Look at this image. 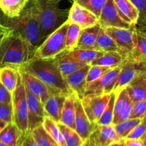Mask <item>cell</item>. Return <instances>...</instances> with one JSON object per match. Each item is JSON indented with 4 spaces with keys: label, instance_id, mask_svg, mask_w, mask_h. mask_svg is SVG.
Returning a JSON list of instances; mask_svg holds the SVG:
<instances>
[{
    "label": "cell",
    "instance_id": "cell-10",
    "mask_svg": "<svg viewBox=\"0 0 146 146\" xmlns=\"http://www.w3.org/2000/svg\"><path fill=\"white\" fill-rule=\"evenodd\" d=\"M98 23L102 27L130 29L133 26H135L126 22L120 17L113 0H107L104 4L102 9Z\"/></svg>",
    "mask_w": 146,
    "mask_h": 146
},
{
    "label": "cell",
    "instance_id": "cell-35",
    "mask_svg": "<svg viewBox=\"0 0 146 146\" xmlns=\"http://www.w3.org/2000/svg\"><path fill=\"white\" fill-rule=\"evenodd\" d=\"M82 29L77 24L70 23L66 36V48L67 51H72L77 47Z\"/></svg>",
    "mask_w": 146,
    "mask_h": 146
},
{
    "label": "cell",
    "instance_id": "cell-32",
    "mask_svg": "<svg viewBox=\"0 0 146 146\" xmlns=\"http://www.w3.org/2000/svg\"><path fill=\"white\" fill-rule=\"evenodd\" d=\"M116 94L117 93L112 92L110 94V99H109L107 105L104 109V112L102 114L101 117L97 122V125L102 126H107V125H113V118H114V107L115 102Z\"/></svg>",
    "mask_w": 146,
    "mask_h": 146
},
{
    "label": "cell",
    "instance_id": "cell-47",
    "mask_svg": "<svg viewBox=\"0 0 146 146\" xmlns=\"http://www.w3.org/2000/svg\"><path fill=\"white\" fill-rule=\"evenodd\" d=\"M136 62L138 75L146 80V59L135 60Z\"/></svg>",
    "mask_w": 146,
    "mask_h": 146
},
{
    "label": "cell",
    "instance_id": "cell-21",
    "mask_svg": "<svg viewBox=\"0 0 146 146\" xmlns=\"http://www.w3.org/2000/svg\"><path fill=\"white\" fill-rule=\"evenodd\" d=\"M140 24V27H135V48L130 58L134 60L146 59V24Z\"/></svg>",
    "mask_w": 146,
    "mask_h": 146
},
{
    "label": "cell",
    "instance_id": "cell-7",
    "mask_svg": "<svg viewBox=\"0 0 146 146\" xmlns=\"http://www.w3.org/2000/svg\"><path fill=\"white\" fill-rule=\"evenodd\" d=\"M135 26L130 29L115 28V27H102L107 34L115 41L120 48V53L130 58L135 48Z\"/></svg>",
    "mask_w": 146,
    "mask_h": 146
},
{
    "label": "cell",
    "instance_id": "cell-40",
    "mask_svg": "<svg viewBox=\"0 0 146 146\" xmlns=\"http://www.w3.org/2000/svg\"><path fill=\"white\" fill-rule=\"evenodd\" d=\"M0 119L7 123H14V113L12 104L0 102Z\"/></svg>",
    "mask_w": 146,
    "mask_h": 146
},
{
    "label": "cell",
    "instance_id": "cell-23",
    "mask_svg": "<svg viewBox=\"0 0 146 146\" xmlns=\"http://www.w3.org/2000/svg\"><path fill=\"white\" fill-rule=\"evenodd\" d=\"M60 123L75 130V108H74V95L70 94L66 97L62 110Z\"/></svg>",
    "mask_w": 146,
    "mask_h": 146
},
{
    "label": "cell",
    "instance_id": "cell-4",
    "mask_svg": "<svg viewBox=\"0 0 146 146\" xmlns=\"http://www.w3.org/2000/svg\"><path fill=\"white\" fill-rule=\"evenodd\" d=\"M62 0H29L37 13L43 41L64 24L68 19L69 11L59 7Z\"/></svg>",
    "mask_w": 146,
    "mask_h": 146
},
{
    "label": "cell",
    "instance_id": "cell-52",
    "mask_svg": "<svg viewBox=\"0 0 146 146\" xmlns=\"http://www.w3.org/2000/svg\"><path fill=\"white\" fill-rule=\"evenodd\" d=\"M140 140L142 141V142L144 143V145L146 146V132L145 133L144 135H143V136L141 137V138H140Z\"/></svg>",
    "mask_w": 146,
    "mask_h": 146
},
{
    "label": "cell",
    "instance_id": "cell-43",
    "mask_svg": "<svg viewBox=\"0 0 146 146\" xmlns=\"http://www.w3.org/2000/svg\"><path fill=\"white\" fill-rule=\"evenodd\" d=\"M139 12L138 23L146 24V0H130Z\"/></svg>",
    "mask_w": 146,
    "mask_h": 146
},
{
    "label": "cell",
    "instance_id": "cell-18",
    "mask_svg": "<svg viewBox=\"0 0 146 146\" xmlns=\"http://www.w3.org/2000/svg\"><path fill=\"white\" fill-rule=\"evenodd\" d=\"M69 95L62 93L52 94L44 104L46 115L52 118L57 123L60 122L64 100Z\"/></svg>",
    "mask_w": 146,
    "mask_h": 146
},
{
    "label": "cell",
    "instance_id": "cell-28",
    "mask_svg": "<svg viewBox=\"0 0 146 146\" xmlns=\"http://www.w3.org/2000/svg\"><path fill=\"white\" fill-rule=\"evenodd\" d=\"M94 49L96 51L108 52V51H117L120 52V48L117 46L115 41L109 34H107L104 29L101 27L100 33L97 36Z\"/></svg>",
    "mask_w": 146,
    "mask_h": 146
},
{
    "label": "cell",
    "instance_id": "cell-50",
    "mask_svg": "<svg viewBox=\"0 0 146 146\" xmlns=\"http://www.w3.org/2000/svg\"><path fill=\"white\" fill-rule=\"evenodd\" d=\"M110 146H126L125 142V139H122L120 141H117V142L114 143L113 144H112Z\"/></svg>",
    "mask_w": 146,
    "mask_h": 146
},
{
    "label": "cell",
    "instance_id": "cell-13",
    "mask_svg": "<svg viewBox=\"0 0 146 146\" xmlns=\"http://www.w3.org/2000/svg\"><path fill=\"white\" fill-rule=\"evenodd\" d=\"M75 108V131L83 141H87L95 128L97 124H94L89 120L82 104L81 100L74 96Z\"/></svg>",
    "mask_w": 146,
    "mask_h": 146
},
{
    "label": "cell",
    "instance_id": "cell-53",
    "mask_svg": "<svg viewBox=\"0 0 146 146\" xmlns=\"http://www.w3.org/2000/svg\"><path fill=\"white\" fill-rule=\"evenodd\" d=\"M82 146H93L92 145L91 143H90V141H88V139L87 140V141H85L84 142V143H83V145Z\"/></svg>",
    "mask_w": 146,
    "mask_h": 146
},
{
    "label": "cell",
    "instance_id": "cell-42",
    "mask_svg": "<svg viewBox=\"0 0 146 146\" xmlns=\"http://www.w3.org/2000/svg\"><path fill=\"white\" fill-rule=\"evenodd\" d=\"M146 132V121L145 119L143 118L142 121H140V123L137 125H136L133 131L127 135L125 139H133L137 140L140 139L141 137L143 136Z\"/></svg>",
    "mask_w": 146,
    "mask_h": 146
},
{
    "label": "cell",
    "instance_id": "cell-11",
    "mask_svg": "<svg viewBox=\"0 0 146 146\" xmlns=\"http://www.w3.org/2000/svg\"><path fill=\"white\" fill-rule=\"evenodd\" d=\"M28 104V133L42 125L46 113L44 104L37 97L26 89Z\"/></svg>",
    "mask_w": 146,
    "mask_h": 146
},
{
    "label": "cell",
    "instance_id": "cell-29",
    "mask_svg": "<svg viewBox=\"0 0 146 146\" xmlns=\"http://www.w3.org/2000/svg\"><path fill=\"white\" fill-rule=\"evenodd\" d=\"M19 73L18 70L11 67H3L0 68V82L13 94L17 82Z\"/></svg>",
    "mask_w": 146,
    "mask_h": 146
},
{
    "label": "cell",
    "instance_id": "cell-37",
    "mask_svg": "<svg viewBox=\"0 0 146 146\" xmlns=\"http://www.w3.org/2000/svg\"><path fill=\"white\" fill-rule=\"evenodd\" d=\"M107 1V0H73V1H75L77 4L92 12L98 18V19L100 18L102 9Z\"/></svg>",
    "mask_w": 146,
    "mask_h": 146
},
{
    "label": "cell",
    "instance_id": "cell-55",
    "mask_svg": "<svg viewBox=\"0 0 146 146\" xmlns=\"http://www.w3.org/2000/svg\"><path fill=\"white\" fill-rule=\"evenodd\" d=\"M145 121H146V115H145Z\"/></svg>",
    "mask_w": 146,
    "mask_h": 146
},
{
    "label": "cell",
    "instance_id": "cell-54",
    "mask_svg": "<svg viewBox=\"0 0 146 146\" xmlns=\"http://www.w3.org/2000/svg\"><path fill=\"white\" fill-rule=\"evenodd\" d=\"M0 146H9V145H6L5 143H2V142H1V141H0Z\"/></svg>",
    "mask_w": 146,
    "mask_h": 146
},
{
    "label": "cell",
    "instance_id": "cell-38",
    "mask_svg": "<svg viewBox=\"0 0 146 146\" xmlns=\"http://www.w3.org/2000/svg\"><path fill=\"white\" fill-rule=\"evenodd\" d=\"M130 102H131V100H130L126 88L118 91L117 94H116L115 102L114 118L117 117L118 114L120 113V111Z\"/></svg>",
    "mask_w": 146,
    "mask_h": 146
},
{
    "label": "cell",
    "instance_id": "cell-30",
    "mask_svg": "<svg viewBox=\"0 0 146 146\" xmlns=\"http://www.w3.org/2000/svg\"><path fill=\"white\" fill-rule=\"evenodd\" d=\"M42 127L46 132L60 146H67L62 133L60 131L58 124L55 121L46 115L42 123Z\"/></svg>",
    "mask_w": 146,
    "mask_h": 146
},
{
    "label": "cell",
    "instance_id": "cell-15",
    "mask_svg": "<svg viewBox=\"0 0 146 146\" xmlns=\"http://www.w3.org/2000/svg\"><path fill=\"white\" fill-rule=\"evenodd\" d=\"M120 140L122 139L117 135L113 125L107 126L97 125L88 138L93 146H110Z\"/></svg>",
    "mask_w": 146,
    "mask_h": 146
},
{
    "label": "cell",
    "instance_id": "cell-19",
    "mask_svg": "<svg viewBox=\"0 0 146 146\" xmlns=\"http://www.w3.org/2000/svg\"><path fill=\"white\" fill-rule=\"evenodd\" d=\"M100 29H101V25L99 23L92 27L82 29L77 47L75 48L94 49Z\"/></svg>",
    "mask_w": 146,
    "mask_h": 146
},
{
    "label": "cell",
    "instance_id": "cell-34",
    "mask_svg": "<svg viewBox=\"0 0 146 146\" xmlns=\"http://www.w3.org/2000/svg\"><path fill=\"white\" fill-rule=\"evenodd\" d=\"M142 119L140 118H129L123 122L113 125L116 133L120 139H125L133 128L138 125Z\"/></svg>",
    "mask_w": 146,
    "mask_h": 146
},
{
    "label": "cell",
    "instance_id": "cell-24",
    "mask_svg": "<svg viewBox=\"0 0 146 146\" xmlns=\"http://www.w3.org/2000/svg\"><path fill=\"white\" fill-rule=\"evenodd\" d=\"M127 58L126 56L117 51L104 52L99 58H96L90 63V66H102L109 68H115L120 66Z\"/></svg>",
    "mask_w": 146,
    "mask_h": 146
},
{
    "label": "cell",
    "instance_id": "cell-48",
    "mask_svg": "<svg viewBox=\"0 0 146 146\" xmlns=\"http://www.w3.org/2000/svg\"><path fill=\"white\" fill-rule=\"evenodd\" d=\"M13 29L8 26H5L0 23V43L9 35L12 33Z\"/></svg>",
    "mask_w": 146,
    "mask_h": 146
},
{
    "label": "cell",
    "instance_id": "cell-44",
    "mask_svg": "<svg viewBox=\"0 0 146 146\" xmlns=\"http://www.w3.org/2000/svg\"><path fill=\"white\" fill-rule=\"evenodd\" d=\"M133 103L130 102L121 111L120 113L118 114L117 117L114 118L113 119V125L115 124L120 123L123 122V121H126V120L129 119L131 115L132 111H133Z\"/></svg>",
    "mask_w": 146,
    "mask_h": 146
},
{
    "label": "cell",
    "instance_id": "cell-33",
    "mask_svg": "<svg viewBox=\"0 0 146 146\" xmlns=\"http://www.w3.org/2000/svg\"><path fill=\"white\" fill-rule=\"evenodd\" d=\"M57 124L64 135L67 146H82L83 145L84 141L75 130L72 129L60 123H57Z\"/></svg>",
    "mask_w": 146,
    "mask_h": 146
},
{
    "label": "cell",
    "instance_id": "cell-3",
    "mask_svg": "<svg viewBox=\"0 0 146 146\" xmlns=\"http://www.w3.org/2000/svg\"><path fill=\"white\" fill-rule=\"evenodd\" d=\"M29 4L19 17L11 19L12 21L9 27L27 41L34 55L37 47L43 42V39L37 11L31 3Z\"/></svg>",
    "mask_w": 146,
    "mask_h": 146
},
{
    "label": "cell",
    "instance_id": "cell-16",
    "mask_svg": "<svg viewBox=\"0 0 146 146\" xmlns=\"http://www.w3.org/2000/svg\"><path fill=\"white\" fill-rule=\"evenodd\" d=\"M138 75L136 62L134 59L128 58L121 65V69L117 77L113 92L117 93L130 85Z\"/></svg>",
    "mask_w": 146,
    "mask_h": 146
},
{
    "label": "cell",
    "instance_id": "cell-17",
    "mask_svg": "<svg viewBox=\"0 0 146 146\" xmlns=\"http://www.w3.org/2000/svg\"><path fill=\"white\" fill-rule=\"evenodd\" d=\"M90 67V64H87L65 78L70 91L80 100L84 96L87 86L86 79Z\"/></svg>",
    "mask_w": 146,
    "mask_h": 146
},
{
    "label": "cell",
    "instance_id": "cell-31",
    "mask_svg": "<svg viewBox=\"0 0 146 146\" xmlns=\"http://www.w3.org/2000/svg\"><path fill=\"white\" fill-rule=\"evenodd\" d=\"M104 53L102 51H96L94 49H81V48H74L72 51H68V54L70 56L89 64L94 59L101 56Z\"/></svg>",
    "mask_w": 146,
    "mask_h": 146
},
{
    "label": "cell",
    "instance_id": "cell-26",
    "mask_svg": "<svg viewBox=\"0 0 146 146\" xmlns=\"http://www.w3.org/2000/svg\"><path fill=\"white\" fill-rule=\"evenodd\" d=\"M29 0H0V9L9 19L19 17Z\"/></svg>",
    "mask_w": 146,
    "mask_h": 146
},
{
    "label": "cell",
    "instance_id": "cell-20",
    "mask_svg": "<svg viewBox=\"0 0 146 146\" xmlns=\"http://www.w3.org/2000/svg\"><path fill=\"white\" fill-rule=\"evenodd\" d=\"M120 17L126 22L133 25L138 23L139 12L130 0H113Z\"/></svg>",
    "mask_w": 146,
    "mask_h": 146
},
{
    "label": "cell",
    "instance_id": "cell-27",
    "mask_svg": "<svg viewBox=\"0 0 146 146\" xmlns=\"http://www.w3.org/2000/svg\"><path fill=\"white\" fill-rule=\"evenodd\" d=\"M126 89L133 103L146 100V80L143 77L137 76Z\"/></svg>",
    "mask_w": 146,
    "mask_h": 146
},
{
    "label": "cell",
    "instance_id": "cell-1",
    "mask_svg": "<svg viewBox=\"0 0 146 146\" xmlns=\"http://www.w3.org/2000/svg\"><path fill=\"white\" fill-rule=\"evenodd\" d=\"M60 57V56H59ZM30 59L18 71L27 72L41 80L54 93L72 94L65 78L60 72L58 58Z\"/></svg>",
    "mask_w": 146,
    "mask_h": 146
},
{
    "label": "cell",
    "instance_id": "cell-12",
    "mask_svg": "<svg viewBox=\"0 0 146 146\" xmlns=\"http://www.w3.org/2000/svg\"><path fill=\"white\" fill-rule=\"evenodd\" d=\"M18 71L26 89L37 97L43 104H44L47 98L52 94H55L46 84H44V83L37 77L24 71Z\"/></svg>",
    "mask_w": 146,
    "mask_h": 146
},
{
    "label": "cell",
    "instance_id": "cell-8",
    "mask_svg": "<svg viewBox=\"0 0 146 146\" xmlns=\"http://www.w3.org/2000/svg\"><path fill=\"white\" fill-rule=\"evenodd\" d=\"M120 69L121 66L112 68L100 78L87 84L84 96L111 94Z\"/></svg>",
    "mask_w": 146,
    "mask_h": 146
},
{
    "label": "cell",
    "instance_id": "cell-41",
    "mask_svg": "<svg viewBox=\"0 0 146 146\" xmlns=\"http://www.w3.org/2000/svg\"><path fill=\"white\" fill-rule=\"evenodd\" d=\"M146 115V100L133 103V111L130 118L143 119Z\"/></svg>",
    "mask_w": 146,
    "mask_h": 146
},
{
    "label": "cell",
    "instance_id": "cell-22",
    "mask_svg": "<svg viewBox=\"0 0 146 146\" xmlns=\"http://www.w3.org/2000/svg\"><path fill=\"white\" fill-rule=\"evenodd\" d=\"M87 64H87L84 61H79L70 56L68 54V51L62 54L58 58L59 68H60L62 75L64 78L67 76L75 72L76 71L82 68Z\"/></svg>",
    "mask_w": 146,
    "mask_h": 146
},
{
    "label": "cell",
    "instance_id": "cell-36",
    "mask_svg": "<svg viewBox=\"0 0 146 146\" xmlns=\"http://www.w3.org/2000/svg\"><path fill=\"white\" fill-rule=\"evenodd\" d=\"M33 137L40 146H60L40 125L31 132Z\"/></svg>",
    "mask_w": 146,
    "mask_h": 146
},
{
    "label": "cell",
    "instance_id": "cell-2",
    "mask_svg": "<svg viewBox=\"0 0 146 146\" xmlns=\"http://www.w3.org/2000/svg\"><path fill=\"white\" fill-rule=\"evenodd\" d=\"M32 56L29 44L15 31L0 43V68L11 67L19 70Z\"/></svg>",
    "mask_w": 146,
    "mask_h": 146
},
{
    "label": "cell",
    "instance_id": "cell-25",
    "mask_svg": "<svg viewBox=\"0 0 146 146\" xmlns=\"http://www.w3.org/2000/svg\"><path fill=\"white\" fill-rule=\"evenodd\" d=\"M23 135L14 123H9L0 132V141L9 146H19Z\"/></svg>",
    "mask_w": 146,
    "mask_h": 146
},
{
    "label": "cell",
    "instance_id": "cell-39",
    "mask_svg": "<svg viewBox=\"0 0 146 146\" xmlns=\"http://www.w3.org/2000/svg\"><path fill=\"white\" fill-rule=\"evenodd\" d=\"M110 69L112 68H109V67L102 66H91L87 76V79H86L87 84L100 78Z\"/></svg>",
    "mask_w": 146,
    "mask_h": 146
},
{
    "label": "cell",
    "instance_id": "cell-49",
    "mask_svg": "<svg viewBox=\"0 0 146 146\" xmlns=\"http://www.w3.org/2000/svg\"><path fill=\"white\" fill-rule=\"evenodd\" d=\"M126 146H145L140 139H125Z\"/></svg>",
    "mask_w": 146,
    "mask_h": 146
},
{
    "label": "cell",
    "instance_id": "cell-5",
    "mask_svg": "<svg viewBox=\"0 0 146 146\" xmlns=\"http://www.w3.org/2000/svg\"><path fill=\"white\" fill-rule=\"evenodd\" d=\"M70 24V21L67 19L58 29L49 35L37 47L33 55V59L54 58L67 52L66 36Z\"/></svg>",
    "mask_w": 146,
    "mask_h": 146
},
{
    "label": "cell",
    "instance_id": "cell-14",
    "mask_svg": "<svg viewBox=\"0 0 146 146\" xmlns=\"http://www.w3.org/2000/svg\"><path fill=\"white\" fill-rule=\"evenodd\" d=\"M67 19L70 23L80 26L82 29L95 25L99 21L98 18L92 12L75 1H73L72 7L69 11Z\"/></svg>",
    "mask_w": 146,
    "mask_h": 146
},
{
    "label": "cell",
    "instance_id": "cell-46",
    "mask_svg": "<svg viewBox=\"0 0 146 146\" xmlns=\"http://www.w3.org/2000/svg\"><path fill=\"white\" fill-rule=\"evenodd\" d=\"M19 146H40L33 137L31 133H29L24 135L21 139Z\"/></svg>",
    "mask_w": 146,
    "mask_h": 146
},
{
    "label": "cell",
    "instance_id": "cell-51",
    "mask_svg": "<svg viewBox=\"0 0 146 146\" xmlns=\"http://www.w3.org/2000/svg\"><path fill=\"white\" fill-rule=\"evenodd\" d=\"M7 123H6L5 121H2V120L0 119V132H1V131H2L3 129H4V128H5L6 125H7Z\"/></svg>",
    "mask_w": 146,
    "mask_h": 146
},
{
    "label": "cell",
    "instance_id": "cell-9",
    "mask_svg": "<svg viewBox=\"0 0 146 146\" xmlns=\"http://www.w3.org/2000/svg\"><path fill=\"white\" fill-rule=\"evenodd\" d=\"M110 94L100 96H84L81 99L83 108L88 117L89 120L92 123L97 124L104 112L110 99Z\"/></svg>",
    "mask_w": 146,
    "mask_h": 146
},
{
    "label": "cell",
    "instance_id": "cell-6",
    "mask_svg": "<svg viewBox=\"0 0 146 146\" xmlns=\"http://www.w3.org/2000/svg\"><path fill=\"white\" fill-rule=\"evenodd\" d=\"M14 123L24 135L28 133V104L26 88L21 76H19L17 87L12 94Z\"/></svg>",
    "mask_w": 146,
    "mask_h": 146
},
{
    "label": "cell",
    "instance_id": "cell-45",
    "mask_svg": "<svg viewBox=\"0 0 146 146\" xmlns=\"http://www.w3.org/2000/svg\"><path fill=\"white\" fill-rule=\"evenodd\" d=\"M12 94L0 82V102L12 104Z\"/></svg>",
    "mask_w": 146,
    "mask_h": 146
}]
</instances>
